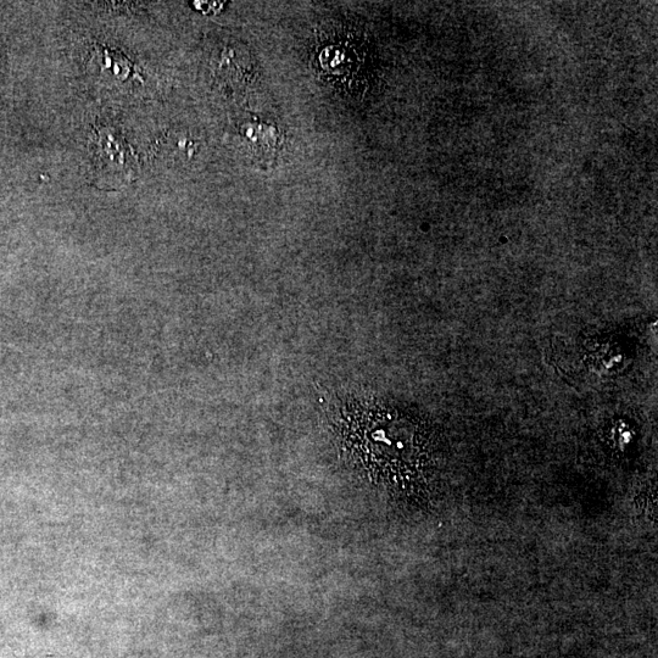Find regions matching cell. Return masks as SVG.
<instances>
[{"mask_svg": "<svg viewBox=\"0 0 658 658\" xmlns=\"http://www.w3.org/2000/svg\"><path fill=\"white\" fill-rule=\"evenodd\" d=\"M94 181L100 188L119 189L135 180L138 163L124 138L103 127L89 143Z\"/></svg>", "mask_w": 658, "mask_h": 658, "instance_id": "1", "label": "cell"}]
</instances>
